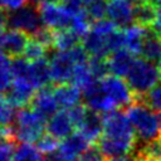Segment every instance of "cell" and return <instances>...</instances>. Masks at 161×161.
Returning <instances> with one entry per match:
<instances>
[{
  "label": "cell",
  "instance_id": "1",
  "mask_svg": "<svg viewBox=\"0 0 161 161\" xmlns=\"http://www.w3.org/2000/svg\"><path fill=\"white\" fill-rule=\"evenodd\" d=\"M98 148L106 158L128 156L133 152L137 137L127 114L112 111L103 117V133L97 141Z\"/></svg>",
  "mask_w": 161,
  "mask_h": 161
},
{
  "label": "cell",
  "instance_id": "2",
  "mask_svg": "<svg viewBox=\"0 0 161 161\" xmlns=\"http://www.w3.org/2000/svg\"><path fill=\"white\" fill-rule=\"evenodd\" d=\"M126 114L130 118L137 141H141L142 145L160 140L161 116L147 106L143 99H137L135 103L127 107Z\"/></svg>",
  "mask_w": 161,
  "mask_h": 161
},
{
  "label": "cell",
  "instance_id": "3",
  "mask_svg": "<svg viewBox=\"0 0 161 161\" xmlns=\"http://www.w3.org/2000/svg\"><path fill=\"white\" fill-rule=\"evenodd\" d=\"M14 142H36L47 128V118L33 108L23 107L16 112L15 119L10 126Z\"/></svg>",
  "mask_w": 161,
  "mask_h": 161
},
{
  "label": "cell",
  "instance_id": "4",
  "mask_svg": "<svg viewBox=\"0 0 161 161\" xmlns=\"http://www.w3.org/2000/svg\"><path fill=\"white\" fill-rule=\"evenodd\" d=\"M126 80L135 92L137 99H142L161 80V72L153 62L143 58H136Z\"/></svg>",
  "mask_w": 161,
  "mask_h": 161
},
{
  "label": "cell",
  "instance_id": "5",
  "mask_svg": "<svg viewBox=\"0 0 161 161\" xmlns=\"http://www.w3.org/2000/svg\"><path fill=\"white\" fill-rule=\"evenodd\" d=\"M6 26L9 29L20 30L29 36H34L38 31L44 28L43 20L39 14L38 5L25 4L24 6L6 13Z\"/></svg>",
  "mask_w": 161,
  "mask_h": 161
},
{
  "label": "cell",
  "instance_id": "6",
  "mask_svg": "<svg viewBox=\"0 0 161 161\" xmlns=\"http://www.w3.org/2000/svg\"><path fill=\"white\" fill-rule=\"evenodd\" d=\"M102 92L113 101L117 108L130 107L132 103L137 101L135 92L131 89L127 80L121 77L109 74L99 80Z\"/></svg>",
  "mask_w": 161,
  "mask_h": 161
},
{
  "label": "cell",
  "instance_id": "7",
  "mask_svg": "<svg viewBox=\"0 0 161 161\" xmlns=\"http://www.w3.org/2000/svg\"><path fill=\"white\" fill-rule=\"evenodd\" d=\"M39 14L45 28L57 31L69 29L72 21V14L60 3H44L38 4Z\"/></svg>",
  "mask_w": 161,
  "mask_h": 161
},
{
  "label": "cell",
  "instance_id": "8",
  "mask_svg": "<svg viewBox=\"0 0 161 161\" xmlns=\"http://www.w3.org/2000/svg\"><path fill=\"white\" fill-rule=\"evenodd\" d=\"M49 65H50L52 82H54L55 84H65L72 80L75 62L72 58L69 50L67 52L57 50V53L50 55Z\"/></svg>",
  "mask_w": 161,
  "mask_h": 161
},
{
  "label": "cell",
  "instance_id": "9",
  "mask_svg": "<svg viewBox=\"0 0 161 161\" xmlns=\"http://www.w3.org/2000/svg\"><path fill=\"white\" fill-rule=\"evenodd\" d=\"M136 0H107V19L119 29L135 23Z\"/></svg>",
  "mask_w": 161,
  "mask_h": 161
},
{
  "label": "cell",
  "instance_id": "10",
  "mask_svg": "<svg viewBox=\"0 0 161 161\" xmlns=\"http://www.w3.org/2000/svg\"><path fill=\"white\" fill-rule=\"evenodd\" d=\"M74 127L70 114L65 109L58 111L47 121V132L57 140H64L70 136Z\"/></svg>",
  "mask_w": 161,
  "mask_h": 161
},
{
  "label": "cell",
  "instance_id": "11",
  "mask_svg": "<svg viewBox=\"0 0 161 161\" xmlns=\"http://www.w3.org/2000/svg\"><path fill=\"white\" fill-rule=\"evenodd\" d=\"M135 62H136L135 55L125 48L118 49L107 57L109 73L113 75L121 77V78L127 77V74L130 73Z\"/></svg>",
  "mask_w": 161,
  "mask_h": 161
},
{
  "label": "cell",
  "instance_id": "12",
  "mask_svg": "<svg viewBox=\"0 0 161 161\" xmlns=\"http://www.w3.org/2000/svg\"><path fill=\"white\" fill-rule=\"evenodd\" d=\"M29 42V35L15 29H9L5 31L1 40V49L9 58L20 57Z\"/></svg>",
  "mask_w": 161,
  "mask_h": 161
},
{
  "label": "cell",
  "instance_id": "13",
  "mask_svg": "<svg viewBox=\"0 0 161 161\" xmlns=\"http://www.w3.org/2000/svg\"><path fill=\"white\" fill-rule=\"evenodd\" d=\"M35 87L29 79H14L11 88L8 92V98L15 107H25L31 103L35 94Z\"/></svg>",
  "mask_w": 161,
  "mask_h": 161
},
{
  "label": "cell",
  "instance_id": "14",
  "mask_svg": "<svg viewBox=\"0 0 161 161\" xmlns=\"http://www.w3.org/2000/svg\"><path fill=\"white\" fill-rule=\"evenodd\" d=\"M31 108L40 113L45 118H50L54 113L58 111V103L54 97V92L49 87L40 88L35 92L33 99H31Z\"/></svg>",
  "mask_w": 161,
  "mask_h": 161
},
{
  "label": "cell",
  "instance_id": "15",
  "mask_svg": "<svg viewBox=\"0 0 161 161\" xmlns=\"http://www.w3.org/2000/svg\"><path fill=\"white\" fill-rule=\"evenodd\" d=\"M89 143L91 142L80 132H75L62 140L58 152L65 158H78L79 155L89 147Z\"/></svg>",
  "mask_w": 161,
  "mask_h": 161
},
{
  "label": "cell",
  "instance_id": "16",
  "mask_svg": "<svg viewBox=\"0 0 161 161\" xmlns=\"http://www.w3.org/2000/svg\"><path fill=\"white\" fill-rule=\"evenodd\" d=\"M82 45L91 58H107L111 54L107 44V36L101 35L92 29L82 38Z\"/></svg>",
  "mask_w": 161,
  "mask_h": 161
},
{
  "label": "cell",
  "instance_id": "17",
  "mask_svg": "<svg viewBox=\"0 0 161 161\" xmlns=\"http://www.w3.org/2000/svg\"><path fill=\"white\" fill-rule=\"evenodd\" d=\"M54 97L57 99V103L60 108L68 111L75 106L79 104L82 92L78 87H75L73 83H65V84H57L53 89Z\"/></svg>",
  "mask_w": 161,
  "mask_h": 161
},
{
  "label": "cell",
  "instance_id": "18",
  "mask_svg": "<svg viewBox=\"0 0 161 161\" xmlns=\"http://www.w3.org/2000/svg\"><path fill=\"white\" fill-rule=\"evenodd\" d=\"M78 132H80L89 142L98 141L103 133V117L97 112L88 111L83 122L78 126Z\"/></svg>",
  "mask_w": 161,
  "mask_h": 161
},
{
  "label": "cell",
  "instance_id": "19",
  "mask_svg": "<svg viewBox=\"0 0 161 161\" xmlns=\"http://www.w3.org/2000/svg\"><path fill=\"white\" fill-rule=\"evenodd\" d=\"M148 28L141 26L136 23L131 24L130 26L122 29L125 35V49L131 52L133 55H141L142 44L146 36Z\"/></svg>",
  "mask_w": 161,
  "mask_h": 161
},
{
  "label": "cell",
  "instance_id": "20",
  "mask_svg": "<svg viewBox=\"0 0 161 161\" xmlns=\"http://www.w3.org/2000/svg\"><path fill=\"white\" fill-rule=\"evenodd\" d=\"M158 4L150 1V0H138L136 1L135 6V23L145 26V28H152L158 11Z\"/></svg>",
  "mask_w": 161,
  "mask_h": 161
},
{
  "label": "cell",
  "instance_id": "21",
  "mask_svg": "<svg viewBox=\"0 0 161 161\" xmlns=\"http://www.w3.org/2000/svg\"><path fill=\"white\" fill-rule=\"evenodd\" d=\"M29 78H30V82L34 84V87L36 89L48 87V84L52 82L49 59L42 58V59H38V60L30 62Z\"/></svg>",
  "mask_w": 161,
  "mask_h": 161
},
{
  "label": "cell",
  "instance_id": "22",
  "mask_svg": "<svg viewBox=\"0 0 161 161\" xmlns=\"http://www.w3.org/2000/svg\"><path fill=\"white\" fill-rule=\"evenodd\" d=\"M141 57L150 62H158L161 59V36L148 28L141 50Z\"/></svg>",
  "mask_w": 161,
  "mask_h": 161
},
{
  "label": "cell",
  "instance_id": "23",
  "mask_svg": "<svg viewBox=\"0 0 161 161\" xmlns=\"http://www.w3.org/2000/svg\"><path fill=\"white\" fill-rule=\"evenodd\" d=\"M72 82L75 87H78L80 89V92L88 89L89 87H92L93 84H96L97 82H99L91 72L88 62L84 63H78L74 67V72H73V78Z\"/></svg>",
  "mask_w": 161,
  "mask_h": 161
},
{
  "label": "cell",
  "instance_id": "24",
  "mask_svg": "<svg viewBox=\"0 0 161 161\" xmlns=\"http://www.w3.org/2000/svg\"><path fill=\"white\" fill-rule=\"evenodd\" d=\"M80 38L70 29H63V30H57L54 31V40H53V47L57 50L67 52L73 49L74 47L79 45Z\"/></svg>",
  "mask_w": 161,
  "mask_h": 161
},
{
  "label": "cell",
  "instance_id": "25",
  "mask_svg": "<svg viewBox=\"0 0 161 161\" xmlns=\"http://www.w3.org/2000/svg\"><path fill=\"white\" fill-rule=\"evenodd\" d=\"M13 161H43L42 152L31 143H20L15 152Z\"/></svg>",
  "mask_w": 161,
  "mask_h": 161
},
{
  "label": "cell",
  "instance_id": "26",
  "mask_svg": "<svg viewBox=\"0 0 161 161\" xmlns=\"http://www.w3.org/2000/svg\"><path fill=\"white\" fill-rule=\"evenodd\" d=\"M89 21H91V19L88 18L87 11H86V8H84L83 10H80L79 13H77V14H74L72 16V21H70L69 29L73 30L82 39L91 30L92 24Z\"/></svg>",
  "mask_w": 161,
  "mask_h": 161
},
{
  "label": "cell",
  "instance_id": "27",
  "mask_svg": "<svg viewBox=\"0 0 161 161\" xmlns=\"http://www.w3.org/2000/svg\"><path fill=\"white\" fill-rule=\"evenodd\" d=\"M15 106L8 97H0V128L10 127L15 119Z\"/></svg>",
  "mask_w": 161,
  "mask_h": 161
},
{
  "label": "cell",
  "instance_id": "28",
  "mask_svg": "<svg viewBox=\"0 0 161 161\" xmlns=\"http://www.w3.org/2000/svg\"><path fill=\"white\" fill-rule=\"evenodd\" d=\"M10 60L8 55L0 59V97L9 92L13 84V74L10 69Z\"/></svg>",
  "mask_w": 161,
  "mask_h": 161
},
{
  "label": "cell",
  "instance_id": "29",
  "mask_svg": "<svg viewBox=\"0 0 161 161\" xmlns=\"http://www.w3.org/2000/svg\"><path fill=\"white\" fill-rule=\"evenodd\" d=\"M47 52H48V47H45L44 44H42L40 42H38L34 38H29V42L25 47L23 55L29 62H34V60L45 58Z\"/></svg>",
  "mask_w": 161,
  "mask_h": 161
},
{
  "label": "cell",
  "instance_id": "30",
  "mask_svg": "<svg viewBox=\"0 0 161 161\" xmlns=\"http://www.w3.org/2000/svg\"><path fill=\"white\" fill-rule=\"evenodd\" d=\"M10 69L13 74V80L14 79H29V73H30V62L25 58L16 57L11 58L10 60Z\"/></svg>",
  "mask_w": 161,
  "mask_h": 161
},
{
  "label": "cell",
  "instance_id": "31",
  "mask_svg": "<svg viewBox=\"0 0 161 161\" xmlns=\"http://www.w3.org/2000/svg\"><path fill=\"white\" fill-rule=\"evenodd\" d=\"M84 8L88 18L92 21H97L107 18V0H92Z\"/></svg>",
  "mask_w": 161,
  "mask_h": 161
},
{
  "label": "cell",
  "instance_id": "32",
  "mask_svg": "<svg viewBox=\"0 0 161 161\" xmlns=\"http://www.w3.org/2000/svg\"><path fill=\"white\" fill-rule=\"evenodd\" d=\"M88 65H89V69H91L92 74H93L98 80L103 79V78L107 77L108 73H109L107 58H89Z\"/></svg>",
  "mask_w": 161,
  "mask_h": 161
},
{
  "label": "cell",
  "instance_id": "33",
  "mask_svg": "<svg viewBox=\"0 0 161 161\" xmlns=\"http://www.w3.org/2000/svg\"><path fill=\"white\" fill-rule=\"evenodd\" d=\"M36 147L42 153L49 155V153L55 152L59 148V143H58V140L55 137H53L49 133H47V135H43L36 141Z\"/></svg>",
  "mask_w": 161,
  "mask_h": 161
},
{
  "label": "cell",
  "instance_id": "34",
  "mask_svg": "<svg viewBox=\"0 0 161 161\" xmlns=\"http://www.w3.org/2000/svg\"><path fill=\"white\" fill-rule=\"evenodd\" d=\"M147 106L155 111H161V80L142 98Z\"/></svg>",
  "mask_w": 161,
  "mask_h": 161
},
{
  "label": "cell",
  "instance_id": "35",
  "mask_svg": "<svg viewBox=\"0 0 161 161\" xmlns=\"http://www.w3.org/2000/svg\"><path fill=\"white\" fill-rule=\"evenodd\" d=\"M78 161H107L101 150L94 146H89L84 152H82L78 157Z\"/></svg>",
  "mask_w": 161,
  "mask_h": 161
},
{
  "label": "cell",
  "instance_id": "36",
  "mask_svg": "<svg viewBox=\"0 0 161 161\" xmlns=\"http://www.w3.org/2000/svg\"><path fill=\"white\" fill-rule=\"evenodd\" d=\"M14 141L0 138V161H13L14 158Z\"/></svg>",
  "mask_w": 161,
  "mask_h": 161
},
{
  "label": "cell",
  "instance_id": "37",
  "mask_svg": "<svg viewBox=\"0 0 161 161\" xmlns=\"http://www.w3.org/2000/svg\"><path fill=\"white\" fill-rule=\"evenodd\" d=\"M68 112H69V114H70V118H72L74 126L78 128V126L83 122V119H84V117H86V114H87L88 111H87L86 106L78 104V106H75V107L68 109Z\"/></svg>",
  "mask_w": 161,
  "mask_h": 161
},
{
  "label": "cell",
  "instance_id": "38",
  "mask_svg": "<svg viewBox=\"0 0 161 161\" xmlns=\"http://www.w3.org/2000/svg\"><path fill=\"white\" fill-rule=\"evenodd\" d=\"M26 0H3V8L11 11V10H16L21 6L25 5Z\"/></svg>",
  "mask_w": 161,
  "mask_h": 161
},
{
  "label": "cell",
  "instance_id": "39",
  "mask_svg": "<svg viewBox=\"0 0 161 161\" xmlns=\"http://www.w3.org/2000/svg\"><path fill=\"white\" fill-rule=\"evenodd\" d=\"M43 161H67V158L63 157L59 152H53V153L45 155L43 157Z\"/></svg>",
  "mask_w": 161,
  "mask_h": 161
},
{
  "label": "cell",
  "instance_id": "40",
  "mask_svg": "<svg viewBox=\"0 0 161 161\" xmlns=\"http://www.w3.org/2000/svg\"><path fill=\"white\" fill-rule=\"evenodd\" d=\"M152 29L161 36V5L158 6V11H157V18H156V21L152 26Z\"/></svg>",
  "mask_w": 161,
  "mask_h": 161
},
{
  "label": "cell",
  "instance_id": "41",
  "mask_svg": "<svg viewBox=\"0 0 161 161\" xmlns=\"http://www.w3.org/2000/svg\"><path fill=\"white\" fill-rule=\"evenodd\" d=\"M107 161H136L133 155H128V156H122V157H114V158H109Z\"/></svg>",
  "mask_w": 161,
  "mask_h": 161
},
{
  "label": "cell",
  "instance_id": "42",
  "mask_svg": "<svg viewBox=\"0 0 161 161\" xmlns=\"http://www.w3.org/2000/svg\"><path fill=\"white\" fill-rule=\"evenodd\" d=\"M136 161H158V160H155V158H148V157H135Z\"/></svg>",
  "mask_w": 161,
  "mask_h": 161
},
{
  "label": "cell",
  "instance_id": "43",
  "mask_svg": "<svg viewBox=\"0 0 161 161\" xmlns=\"http://www.w3.org/2000/svg\"><path fill=\"white\" fill-rule=\"evenodd\" d=\"M44 3H60V0H38L36 4H44Z\"/></svg>",
  "mask_w": 161,
  "mask_h": 161
},
{
  "label": "cell",
  "instance_id": "44",
  "mask_svg": "<svg viewBox=\"0 0 161 161\" xmlns=\"http://www.w3.org/2000/svg\"><path fill=\"white\" fill-rule=\"evenodd\" d=\"M157 67H158V69H160V72H161V59L157 62Z\"/></svg>",
  "mask_w": 161,
  "mask_h": 161
},
{
  "label": "cell",
  "instance_id": "45",
  "mask_svg": "<svg viewBox=\"0 0 161 161\" xmlns=\"http://www.w3.org/2000/svg\"><path fill=\"white\" fill-rule=\"evenodd\" d=\"M26 1H29V3H31V4H36V3H38V0H26Z\"/></svg>",
  "mask_w": 161,
  "mask_h": 161
},
{
  "label": "cell",
  "instance_id": "46",
  "mask_svg": "<svg viewBox=\"0 0 161 161\" xmlns=\"http://www.w3.org/2000/svg\"><path fill=\"white\" fill-rule=\"evenodd\" d=\"M0 8H3V0H0Z\"/></svg>",
  "mask_w": 161,
  "mask_h": 161
},
{
  "label": "cell",
  "instance_id": "47",
  "mask_svg": "<svg viewBox=\"0 0 161 161\" xmlns=\"http://www.w3.org/2000/svg\"><path fill=\"white\" fill-rule=\"evenodd\" d=\"M63 1H64V0H60V3H63Z\"/></svg>",
  "mask_w": 161,
  "mask_h": 161
},
{
  "label": "cell",
  "instance_id": "48",
  "mask_svg": "<svg viewBox=\"0 0 161 161\" xmlns=\"http://www.w3.org/2000/svg\"><path fill=\"white\" fill-rule=\"evenodd\" d=\"M160 142H161V137H160Z\"/></svg>",
  "mask_w": 161,
  "mask_h": 161
}]
</instances>
